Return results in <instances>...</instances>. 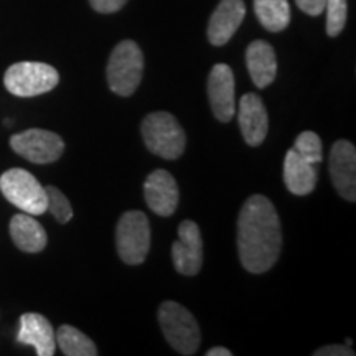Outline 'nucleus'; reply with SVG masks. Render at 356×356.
<instances>
[{"mask_svg": "<svg viewBox=\"0 0 356 356\" xmlns=\"http://www.w3.org/2000/svg\"><path fill=\"white\" fill-rule=\"evenodd\" d=\"M144 73V55L132 40L118 43L109 56L108 83L114 95L127 97L136 92Z\"/></svg>", "mask_w": 356, "mask_h": 356, "instance_id": "nucleus-3", "label": "nucleus"}, {"mask_svg": "<svg viewBox=\"0 0 356 356\" xmlns=\"http://www.w3.org/2000/svg\"><path fill=\"white\" fill-rule=\"evenodd\" d=\"M89 3L99 13H114L121 10L127 3V0H89Z\"/></svg>", "mask_w": 356, "mask_h": 356, "instance_id": "nucleus-24", "label": "nucleus"}, {"mask_svg": "<svg viewBox=\"0 0 356 356\" xmlns=\"http://www.w3.org/2000/svg\"><path fill=\"white\" fill-rule=\"evenodd\" d=\"M257 20L269 32L277 33L291 24V7L287 0H254Z\"/></svg>", "mask_w": 356, "mask_h": 356, "instance_id": "nucleus-19", "label": "nucleus"}, {"mask_svg": "<svg viewBox=\"0 0 356 356\" xmlns=\"http://www.w3.org/2000/svg\"><path fill=\"white\" fill-rule=\"evenodd\" d=\"M246 15L243 0H221L208 24V40L215 47H222L239 29Z\"/></svg>", "mask_w": 356, "mask_h": 356, "instance_id": "nucleus-15", "label": "nucleus"}, {"mask_svg": "<svg viewBox=\"0 0 356 356\" xmlns=\"http://www.w3.org/2000/svg\"><path fill=\"white\" fill-rule=\"evenodd\" d=\"M10 238L20 251L30 252V254L43 251L48 243L47 231L29 213H19L12 218Z\"/></svg>", "mask_w": 356, "mask_h": 356, "instance_id": "nucleus-18", "label": "nucleus"}, {"mask_svg": "<svg viewBox=\"0 0 356 356\" xmlns=\"http://www.w3.org/2000/svg\"><path fill=\"white\" fill-rule=\"evenodd\" d=\"M47 191V198H48V208L47 210L51 213L53 218L61 225L68 222L71 218H73V208L68 202V198L65 197L63 191H60L56 186H47L44 188Z\"/></svg>", "mask_w": 356, "mask_h": 356, "instance_id": "nucleus-23", "label": "nucleus"}, {"mask_svg": "<svg viewBox=\"0 0 356 356\" xmlns=\"http://www.w3.org/2000/svg\"><path fill=\"white\" fill-rule=\"evenodd\" d=\"M282 229L275 207L264 195H252L238 218V251L248 273L264 274L280 256Z\"/></svg>", "mask_w": 356, "mask_h": 356, "instance_id": "nucleus-1", "label": "nucleus"}, {"mask_svg": "<svg viewBox=\"0 0 356 356\" xmlns=\"http://www.w3.org/2000/svg\"><path fill=\"white\" fill-rule=\"evenodd\" d=\"M293 150L307 162H310L312 165H318L322 162V140H320V137L315 132H302L296 139Z\"/></svg>", "mask_w": 356, "mask_h": 356, "instance_id": "nucleus-21", "label": "nucleus"}, {"mask_svg": "<svg viewBox=\"0 0 356 356\" xmlns=\"http://www.w3.org/2000/svg\"><path fill=\"white\" fill-rule=\"evenodd\" d=\"M10 147L15 154L37 165L56 162L65 152V142L55 132L44 129H29L10 137Z\"/></svg>", "mask_w": 356, "mask_h": 356, "instance_id": "nucleus-8", "label": "nucleus"}, {"mask_svg": "<svg viewBox=\"0 0 356 356\" xmlns=\"http://www.w3.org/2000/svg\"><path fill=\"white\" fill-rule=\"evenodd\" d=\"M173 266L180 274L197 275L203 266V239L198 225L185 220L178 226V241L172 246Z\"/></svg>", "mask_w": 356, "mask_h": 356, "instance_id": "nucleus-9", "label": "nucleus"}, {"mask_svg": "<svg viewBox=\"0 0 356 356\" xmlns=\"http://www.w3.org/2000/svg\"><path fill=\"white\" fill-rule=\"evenodd\" d=\"M144 197L149 208L159 216H172L175 213L180 191L178 185L167 170H155L147 177L144 184Z\"/></svg>", "mask_w": 356, "mask_h": 356, "instance_id": "nucleus-12", "label": "nucleus"}, {"mask_svg": "<svg viewBox=\"0 0 356 356\" xmlns=\"http://www.w3.org/2000/svg\"><path fill=\"white\" fill-rule=\"evenodd\" d=\"M159 323L167 341L180 355L197 353L202 335L193 315L177 302H163L159 309Z\"/></svg>", "mask_w": 356, "mask_h": 356, "instance_id": "nucleus-4", "label": "nucleus"}, {"mask_svg": "<svg viewBox=\"0 0 356 356\" xmlns=\"http://www.w3.org/2000/svg\"><path fill=\"white\" fill-rule=\"evenodd\" d=\"M296 3L302 12L307 13V15L318 17L320 13H323L327 0H296Z\"/></svg>", "mask_w": 356, "mask_h": 356, "instance_id": "nucleus-25", "label": "nucleus"}, {"mask_svg": "<svg viewBox=\"0 0 356 356\" xmlns=\"http://www.w3.org/2000/svg\"><path fill=\"white\" fill-rule=\"evenodd\" d=\"M208 97L218 121L226 124L234 118V74L228 65L218 63L213 66L208 78Z\"/></svg>", "mask_w": 356, "mask_h": 356, "instance_id": "nucleus-11", "label": "nucleus"}, {"mask_svg": "<svg viewBox=\"0 0 356 356\" xmlns=\"http://www.w3.org/2000/svg\"><path fill=\"white\" fill-rule=\"evenodd\" d=\"M115 246L126 264H142L150 249L149 218L142 211L124 213L115 228Z\"/></svg>", "mask_w": 356, "mask_h": 356, "instance_id": "nucleus-7", "label": "nucleus"}, {"mask_svg": "<svg viewBox=\"0 0 356 356\" xmlns=\"http://www.w3.org/2000/svg\"><path fill=\"white\" fill-rule=\"evenodd\" d=\"M315 356H353L355 351L348 345H328L317 350Z\"/></svg>", "mask_w": 356, "mask_h": 356, "instance_id": "nucleus-26", "label": "nucleus"}, {"mask_svg": "<svg viewBox=\"0 0 356 356\" xmlns=\"http://www.w3.org/2000/svg\"><path fill=\"white\" fill-rule=\"evenodd\" d=\"M0 191L7 202L32 216L43 215L48 208L47 191L37 178L24 168H10L2 173Z\"/></svg>", "mask_w": 356, "mask_h": 356, "instance_id": "nucleus-6", "label": "nucleus"}, {"mask_svg": "<svg viewBox=\"0 0 356 356\" xmlns=\"http://www.w3.org/2000/svg\"><path fill=\"white\" fill-rule=\"evenodd\" d=\"M284 181L287 190L297 197H305L317 185V168L291 149L284 160Z\"/></svg>", "mask_w": 356, "mask_h": 356, "instance_id": "nucleus-17", "label": "nucleus"}, {"mask_svg": "<svg viewBox=\"0 0 356 356\" xmlns=\"http://www.w3.org/2000/svg\"><path fill=\"white\" fill-rule=\"evenodd\" d=\"M327 33L328 37H338L345 29L346 15H348V6L346 0H327Z\"/></svg>", "mask_w": 356, "mask_h": 356, "instance_id": "nucleus-22", "label": "nucleus"}, {"mask_svg": "<svg viewBox=\"0 0 356 356\" xmlns=\"http://www.w3.org/2000/svg\"><path fill=\"white\" fill-rule=\"evenodd\" d=\"M60 83V74L53 66L40 61H20L6 71L3 84L17 97H35L50 92Z\"/></svg>", "mask_w": 356, "mask_h": 356, "instance_id": "nucleus-5", "label": "nucleus"}, {"mask_svg": "<svg viewBox=\"0 0 356 356\" xmlns=\"http://www.w3.org/2000/svg\"><path fill=\"white\" fill-rule=\"evenodd\" d=\"M239 127L248 145L257 147L264 142L269 131V118L262 99L257 95L248 92L239 99L238 111Z\"/></svg>", "mask_w": 356, "mask_h": 356, "instance_id": "nucleus-13", "label": "nucleus"}, {"mask_svg": "<svg viewBox=\"0 0 356 356\" xmlns=\"http://www.w3.org/2000/svg\"><path fill=\"white\" fill-rule=\"evenodd\" d=\"M233 353L228 348H222V346H215V348L208 350L207 356H231Z\"/></svg>", "mask_w": 356, "mask_h": 356, "instance_id": "nucleus-27", "label": "nucleus"}, {"mask_svg": "<svg viewBox=\"0 0 356 356\" xmlns=\"http://www.w3.org/2000/svg\"><path fill=\"white\" fill-rule=\"evenodd\" d=\"M330 175L341 198L356 200V149L348 140H337L330 152Z\"/></svg>", "mask_w": 356, "mask_h": 356, "instance_id": "nucleus-10", "label": "nucleus"}, {"mask_svg": "<svg viewBox=\"0 0 356 356\" xmlns=\"http://www.w3.org/2000/svg\"><path fill=\"white\" fill-rule=\"evenodd\" d=\"M56 345L66 356H96L97 348L91 338L71 325H61L55 333Z\"/></svg>", "mask_w": 356, "mask_h": 356, "instance_id": "nucleus-20", "label": "nucleus"}, {"mask_svg": "<svg viewBox=\"0 0 356 356\" xmlns=\"http://www.w3.org/2000/svg\"><path fill=\"white\" fill-rule=\"evenodd\" d=\"M246 65L252 83L257 88L264 89L274 83L275 74H277V60H275L274 48L264 40H256L249 44L246 50Z\"/></svg>", "mask_w": 356, "mask_h": 356, "instance_id": "nucleus-16", "label": "nucleus"}, {"mask_svg": "<svg viewBox=\"0 0 356 356\" xmlns=\"http://www.w3.org/2000/svg\"><path fill=\"white\" fill-rule=\"evenodd\" d=\"M140 129L147 149L159 157L175 160L185 152V132L170 113L159 111L149 114L142 121Z\"/></svg>", "mask_w": 356, "mask_h": 356, "instance_id": "nucleus-2", "label": "nucleus"}, {"mask_svg": "<svg viewBox=\"0 0 356 356\" xmlns=\"http://www.w3.org/2000/svg\"><path fill=\"white\" fill-rule=\"evenodd\" d=\"M17 341L33 346L38 356H53L56 351V337L50 320L33 312L20 317Z\"/></svg>", "mask_w": 356, "mask_h": 356, "instance_id": "nucleus-14", "label": "nucleus"}]
</instances>
